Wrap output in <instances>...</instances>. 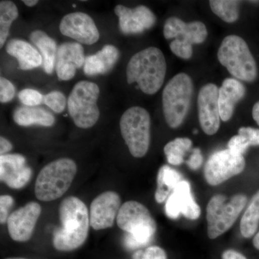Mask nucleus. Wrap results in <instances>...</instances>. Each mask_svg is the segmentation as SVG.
<instances>
[{
    "instance_id": "obj_8",
    "label": "nucleus",
    "mask_w": 259,
    "mask_h": 259,
    "mask_svg": "<svg viewBox=\"0 0 259 259\" xmlns=\"http://www.w3.org/2000/svg\"><path fill=\"white\" fill-rule=\"evenodd\" d=\"M120 127L131 155L144 157L151 141V117L147 110L137 106L127 109L121 117Z\"/></svg>"
},
{
    "instance_id": "obj_34",
    "label": "nucleus",
    "mask_w": 259,
    "mask_h": 259,
    "mask_svg": "<svg viewBox=\"0 0 259 259\" xmlns=\"http://www.w3.org/2000/svg\"><path fill=\"white\" fill-rule=\"evenodd\" d=\"M14 204V199L11 196L5 194L0 197V222L5 224L8 222L10 209Z\"/></svg>"
},
{
    "instance_id": "obj_24",
    "label": "nucleus",
    "mask_w": 259,
    "mask_h": 259,
    "mask_svg": "<svg viewBox=\"0 0 259 259\" xmlns=\"http://www.w3.org/2000/svg\"><path fill=\"white\" fill-rule=\"evenodd\" d=\"M30 39L40 51L44 71L48 74H52L55 68L56 54L59 48L55 40L40 30L32 31L30 33Z\"/></svg>"
},
{
    "instance_id": "obj_19",
    "label": "nucleus",
    "mask_w": 259,
    "mask_h": 259,
    "mask_svg": "<svg viewBox=\"0 0 259 259\" xmlns=\"http://www.w3.org/2000/svg\"><path fill=\"white\" fill-rule=\"evenodd\" d=\"M84 51L77 42H67L58 48L55 69L61 81H69L74 77L76 70L85 63Z\"/></svg>"
},
{
    "instance_id": "obj_10",
    "label": "nucleus",
    "mask_w": 259,
    "mask_h": 259,
    "mask_svg": "<svg viewBox=\"0 0 259 259\" xmlns=\"http://www.w3.org/2000/svg\"><path fill=\"white\" fill-rule=\"evenodd\" d=\"M163 35L167 40L175 38L169 45L174 54L183 59H190L193 53L192 45L203 42L207 36V30L202 22L187 23L171 17L164 24Z\"/></svg>"
},
{
    "instance_id": "obj_9",
    "label": "nucleus",
    "mask_w": 259,
    "mask_h": 259,
    "mask_svg": "<svg viewBox=\"0 0 259 259\" xmlns=\"http://www.w3.org/2000/svg\"><path fill=\"white\" fill-rule=\"evenodd\" d=\"M246 196L236 194L228 199L226 196L216 194L207 207V235L214 239L233 226L247 203Z\"/></svg>"
},
{
    "instance_id": "obj_18",
    "label": "nucleus",
    "mask_w": 259,
    "mask_h": 259,
    "mask_svg": "<svg viewBox=\"0 0 259 259\" xmlns=\"http://www.w3.org/2000/svg\"><path fill=\"white\" fill-rule=\"evenodd\" d=\"M31 177V168L23 155L8 153L0 156V180L10 188H23Z\"/></svg>"
},
{
    "instance_id": "obj_32",
    "label": "nucleus",
    "mask_w": 259,
    "mask_h": 259,
    "mask_svg": "<svg viewBox=\"0 0 259 259\" xmlns=\"http://www.w3.org/2000/svg\"><path fill=\"white\" fill-rule=\"evenodd\" d=\"M132 259H168L166 251L158 246H149L144 250H137Z\"/></svg>"
},
{
    "instance_id": "obj_15",
    "label": "nucleus",
    "mask_w": 259,
    "mask_h": 259,
    "mask_svg": "<svg viewBox=\"0 0 259 259\" xmlns=\"http://www.w3.org/2000/svg\"><path fill=\"white\" fill-rule=\"evenodd\" d=\"M41 207L35 202H30L10 214L8 220L10 238L17 242H26L31 238Z\"/></svg>"
},
{
    "instance_id": "obj_35",
    "label": "nucleus",
    "mask_w": 259,
    "mask_h": 259,
    "mask_svg": "<svg viewBox=\"0 0 259 259\" xmlns=\"http://www.w3.org/2000/svg\"><path fill=\"white\" fill-rule=\"evenodd\" d=\"M249 147L250 145L247 142L245 138L240 135H237V136L232 137L228 144V149L231 150L233 152L241 155L245 153Z\"/></svg>"
},
{
    "instance_id": "obj_13",
    "label": "nucleus",
    "mask_w": 259,
    "mask_h": 259,
    "mask_svg": "<svg viewBox=\"0 0 259 259\" xmlns=\"http://www.w3.org/2000/svg\"><path fill=\"white\" fill-rule=\"evenodd\" d=\"M218 93L219 89L215 84L207 83L201 89L197 99L199 124L209 136L215 134L221 125Z\"/></svg>"
},
{
    "instance_id": "obj_25",
    "label": "nucleus",
    "mask_w": 259,
    "mask_h": 259,
    "mask_svg": "<svg viewBox=\"0 0 259 259\" xmlns=\"http://www.w3.org/2000/svg\"><path fill=\"white\" fill-rule=\"evenodd\" d=\"M182 181V176L180 172L166 165L161 166L158 173L157 189L155 193L156 202L162 203L167 200L170 194Z\"/></svg>"
},
{
    "instance_id": "obj_41",
    "label": "nucleus",
    "mask_w": 259,
    "mask_h": 259,
    "mask_svg": "<svg viewBox=\"0 0 259 259\" xmlns=\"http://www.w3.org/2000/svg\"><path fill=\"white\" fill-rule=\"evenodd\" d=\"M23 3L28 7H33L36 5L38 3V1L37 0H23Z\"/></svg>"
},
{
    "instance_id": "obj_30",
    "label": "nucleus",
    "mask_w": 259,
    "mask_h": 259,
    "mask_svg": "<svg viewBox=\"0 0 259 259\" xmlns=\"http://www.w3.org/2000/svg\"><path fill=\"white\" fill-rule=\"evenodd\" d=\"M44 103L56 113H61L66 108V97L59 91H53L44 96Z\"/></svg>"
},
{
    "instance_id": "obj_36",
    "label": "nucleus",
    "mask_w": 259,
    "mask_h": 259,
    "mask_svg": "<svg viewBox=\"0 0 259 259\" xmlns=\"http://www.w3.org/2000/svg\"><path fill=\"white\" fill-rule=\"evenodd\" d=\"M238 135L245 138L250 146H259V129L250 127H241L238 131Z\"/></svg>"
},
{
    "instance_id": "obj_14",
    "label": "nucleus",
    "mask_w": 259,
    "mask_h": 259,
    "mask_svg": "<svg viewBox=\"0 0 259 259\" xmlns=\"http://www.w3.org/2000/svg\"><path fill=\"white\" fill-rule=\"evenodd\" d=\"M120 196L107 191L97 196L90 205V226L95 231L111 228L121 207Z\"/></svg>"
},
{
    "instance_id": "obj_6",
    "label": "nucleus",
    "mask_w": 259,
    "mask_h": 259,
    "mask_svg": "<svg viewBox=\"0 0 259 259\" xmlns=\"http://www.w3.org/2000/svg\"><path fill=\"white\" fill-rule=\"evenodd\" d=\"M193 93V83L188 75L180 73L173 78L163 90L162 104L165 120L172 128L182 125L190 109Z\"/></svg>"
},
{
    "instance_id": "obj_2",
    "label": "nucleus",
    "mask_w": 259,
    "mask_h": 259,
    "mask_svg": "<svg viewBox=\"0 0 259 259\" xmlns=\"http://www.w3.org/2000/svg\"><path fill=\"white\" fill-rule=\"evenodd\" d=\"M166 72V63L162 51L149 47L130 59L127 66V83L136 82L143 93L154 95L161 88Z\"/></svg>"
},
{
    "instance_id": "obj_29",
    "label": "nucleus",
    "mask_w": 259,
    "mask_h": 259,
    "mask_svg": "<svg viewBox=\"0 0 259 259\" xmlns=\"http://www.w3.org/2000/svg\"><path fill=\"white\" fill-rule=\"evenodd\" d=\"M209 6L213 13L226 23H234L239 17V2L234 0H212Z\"/></svg>"
},
{
    "instance_id": "obj_4",
    "label": "nucleus",
    "mask_w": 259,
    "mask_h": 259,
    "mask_svg": "<svg viewBox=\"0 0 259 259\" xmlns=\"http://www.w3.org/2000/svg\"><path fill=\"white\" fill-rule=\"evenodd\" d=\"M77 171L76 163L71 158H59L42 168L35 182V197L42 202L60 198L66 192Z\"/></svg>"
},
{
    "instance_id": "obj_38",
    "label": "nucleus",
    "mask_w": 259,
    "mask_h": 259,
    "mask_svg": "<svg viewBox=\"0 0 259 259\" xmlns=\"http://www.w3.org/2000/svg\"><path fill=\"white\" fill-rule=\"evenodd\" d=\"M13 144L8 140L5 139L3 136L0 137V154H8V153L13 149Z\"/></svg>"
},
{
    "instance_id": "obj_31",
    "label": "nucleus",
    "mask_w": 259,
    "mask_h": 259,
    "mask_svg": "<svg viewBox=\"0 0 259 259\" xmlns=\"http://www.w3.org/2000/svg\"><path fill=\"white\" fill-rule=\"evenodd\" d=\"M20 102L25 106L36 107L44 102V97L41 93L32 89H24L18 94Z\"/></svg>"
},
{
    "instance_id": "obj_26",
    "label": "nucleus",
    "mask_w": 259,
    "mask_h": 259,
    "mask_svg": "<svg viewBox=\"0 0 259 259\" xmlns=\"http://www.w3.org/2000/svg\"><path fill=\"white\" fill-rule=\"evenodd\" d=\"M259 225V190L253 196L241 221V232L244 238L255 234Z\"/></svg>"
},
{
    "instance_id": "obj_5",
    "label": "nucleus",
    "mask_w": 259,
    "mask_h": 259,
    "mask_svg": "<svg viewBox=\"0 0 259 259\" xmlns=\"http://www.w3.org/2000/svg\"><path fill=\"white\" fill-rule=\"evenodd\" d=\"M220 63L230 74L242 81H254L257 77V66L246 42L238 35L225 37L218 52Z\"/></svg>"
},
{
    "instance_id": "obj_39",
    "label": "nucleus",
    "mask_w": 259,
    "mask_h": 259,
    "mask_svg": "<svg viewBox=\"0 0 259 259\" xmlns=\"http://www.w3.org/2000/svg\"><path fill=\"white\" fill-rule=\"evenodd\" d=\"M222 259H247L244 255L234 250H227L223 252Z\"/></svg>"
},
{
    "instance_id": "obj_22",
    "label": "nucleus",
    "mask_w": 259,
    "mask_h": 259,
    "mask_svg": "<svg viewBox=\"0 0 259 259\" xmlns=\"http://www.w3.org/2000/svg\"><path fill=\"white\" fill-rule=\"evenodd\" d=\"M6 51L18 60L19 69L25 71L42 66V59L40 52L25 40L11 39L7 44Z\"/></svg>"
},
{
    "instance_id": "obj_37",
    "label": "nucleus",
    "mask_w": 259,
    "mask_h": 259,
    "mask_svg": "<svg viewBox=\"0 0 259 259\" xmlns=\"http://www.w3.org/2000/svg\"><path fill=\"white\" fill-rule=\"evenodd\" d=\"M202 162H203V157H202V153L200 149L197 148L193 150V153L191 155L190 159L187 161V164L191 169L197 170L202 166Z\"/></svg>"
},
{
    "instance_id": "obj_20",
    "label": "nucleus",
    "mask_w": 259,
    "mask_h": 259,
    "mask_svg": "<svg viewBox=\"0 0 259 259\" xmlns=\"http://www.w3.org/2000/svg\"><path fill=\"white\" fill-rule=\"evenodd\" d=\"M245 88L237 79H225L218 93V105L221 120L226 122L231 118L235 106L245 96Z\"/></svg>"
},
{
    "instance_id": "obj_3",
    "label": "nucleus",
    "mask_w": 259,
    "mask_h": 259,
    "mask_svg": "<svg viewBox=\"0 0 259 259\" xmlns=\"http://www.w3.org/2000/svg\"><path fill=\"white\" fill-rule=\"evenodd\" d=\"M116 219L119 228L127 233L124 245L127 249L142 248L153 241L157 226L144 204L127 201L121 206Z\"/></svg>"
},
{
    "instance_id": "obj_12",
    "label": "nucleus",
    "mask_w": 259,
    "mask_h": 259,
    "mask_svg": "<svg viewBox=\"0 0 259 259\" xmlns=\"http://www.w3.org/2000/svg\"><path fill=\"white\" fill-rule=\"evenodd\" d=\"M59 30L65 36L85 45H93L100 39V32L93 19L81 12L65 15L61 20Z\"/></svg>"
},
{
    "instance_id": "obj_43",
    "label": "nucleus",
    "mask_w": 259,
    "mask_h": 259,
    "mask_svg": "<svg viewBox=\"0 0 259 259\" xmlns=\"http://www.w3.org/2000/svg\"><path fill=\"white\" fill-rule=\"evenodd\" d=\"M6 259H28V258H8Z\"/></svg>"
},
{
    "instance_id": "obj_27",
    "label": "nucleus",
    "mask_w": 259,
    "mask_h": 259,
    "mask_svg": "<svg viewBox=\"0 0 259 259\" xmlns=\"http://www.w3.org/2000/svg\"><path fill=\"white\" fill-rule=\"evenodd\" d=\"M18 9L13 2H0V47L3 48L10 35L12 23L18 18Z\"/></svg>"
},
{
    "instance_id": "obj_7",
    "label": "nucleus",
    "mask_w": 259,
    "mask_h": 259,
    "mask_svg": "<svg viewBox=\"0 0 259 259\" xmlns=\"http://www.w3.org/2000/svg\"><path fill=\"white\" fill-rule=\"evenodd\" d=\"M100 93L98 85L89 81L76 83L71 90L67 100L68 111L79 128L93 127L100 118L97 105Z\"/></svg>"
},
{
    "instance_id": "obj_40",
    "label": "nucleus",
    "mask_w": 259,
    "mask_h": 259,
    "mask_svg": "<svg viewBox=\"0 0 259 259\" xmlns=\"http://www.w3.org/2000/svg\"><path fill=\"white\" fill-rule=\"evenodd\" d=\"M252 115H253V118L254 119L255 122L259 125V102H256L253 106V110H252Z\"/></svg>"
},
{
    "instance_id": "obj_21",
    "label": "nucleus",
    "mask_w": 259,
    "mask_h": 259,
    "mask_svg": "<svg viewBox=\"0 0 259 259\" xmlns=\"http://www.w3.org/2000/svg\"><path fill=\"white\" fill-rule=\"evenodd\" d=\"M120 56L118 49L114 46H105L93 55L87 56L83 71L88 76L105 74L111 71Z\"/></svg>"
},
{
    "instance_id": "obj_42",
    "label": "nucleus",
    "mask_w": 259,
    "mask_h": 259,
    "mask_svg": "<svg viewBox=\"0 0 259 259\" xmlns=\"http://www.w3.org/2000/svg\"><path fill=\"white\" fill-rule=\"evenodd\" d=\"M253 245L257 250H259V231L258 233L255 235L254 238L253 240Z\"/></svg>"
},
{
    "instance_id": "obj_1",
    "label": "nucleus",
    "mask_w": 259,
    "mask_h": 259,
    "mask_svg": "<svg viewBox=\"0 0 259 259\" xmlns=\"http://www.w3.org/2000/svg\"><path fill=\"white\" fill-rule=\"evenodd\" d=\"M61 227L54 231L53 243L60 251H71L81 246L90 231L88 207L76 197L65 198L59 206Z\"/></svg>"
},
{
    "instance_id": "obj_16",
    "label": "nucleus",
    "mask_w": 259,
    "mask_h": 259,
    "mask_svg": "<svg viewBox=\"0 0 259 259\" xmlns=\"http://www.w3.org/2000/svg\"><path fill=\"white\" fill-rule=\"evenodd\" d=\"M115 13L119 19V28L125 35L142 33L152 28L156 21L152 11L144 5L131 9L118 5L115 8Z\"/></svg>"
},
{
    "instance_id": "obj_33",
    "label": "nucleus",
    "mask_w": 259,
    "mask_h": 259,
    "mask_svg": "<svg viewBox=\"0 0 259 259\" xmlns=\"http://www.w3.org/2000/svg\"><path fill=\"white\" fill-rule=\"evenodd\" d=\"M15 88L13 83L4 77L0 78V102L7 103L14 98Z\"/></svg>"
},
{
    "instance_id": "obj_17",
    "label": "nucleus",
    "mask_w": 259,
    "mask_h": 259,
    "mask_svg": "<svg viewBox=\"0 0 259 259\" xmlns=\"http://www.w3.org/2000/svg\"><path fill=\"white\" fill-rule=\"evenodd\" d=\"M165 212L171 219H177L181 214L190 220L199 217L200 207L192 197L190 185L187 181L180 182L170 194L165 204Z\"/></svg>"
},
{
    "instance_id": "obj_11",
    "label": "nucleus",
    "mask_w": 259,
    "mask_h": 259,
    "mask_svg": "<svg viewBox=\"0 0 259 259\" xmlns=\"http://www.w3.org/2000/svg\"><path fill=\"white\" fill-rule=\"evenodd\" d=\"M245 161L243 155L226 149L213 153L204 166V178L209 185L222 184L243 172Z\"/></svg>"
},
{
    "instance_id": "obj_28",
    "label": "nucleus",
    "mask_w": 259,
    "mask_h": 259,
    "mask_svg": "<svg viewBox=\"0 0 259 259\" xmlns=\"http://www.w3.org/2000/svg\"><path fill=\"white\" fill-rule=\"evenodd\" d=\"M192 146V141L188 138H177L170 141L163 148L167 161L171 165L182 164L184 157Z\"/></svg>"
},
{
    "instance_id": "obj_23",
    "label": "nucleus",
    "mask_w": 259,
    "mask_h": 259,
    "mask_svg": "<svg viewBox=\"0 0 259 259\" xmlns=\"http://www.w3.org/2000/svg\"><path fill=\"white\" fill-rule=\"evenodd\" d=\"M13 120L18 125L24 127L32 125L51 127L55 122V117L51 112L37 107H18L13 113Z\"/></svg>"
}]
</instances>
